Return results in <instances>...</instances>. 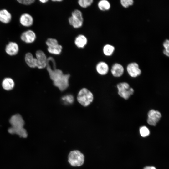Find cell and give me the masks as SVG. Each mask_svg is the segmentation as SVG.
<instances>
[{
    "instance_id": "cell-1",
    "label": "cell",
    "mask_w": 169,
    "mask_h": 169,
    "mask_svg": "<svg viewBox=\"0 0 169 169\" xmlns=\"http://www.w3.org/2000/svg\"><path fill=\"white\" fill-rule=\"evenodd\" d=\"M77 100L78 102L82 105L87 106L93 101V95L92 93L87 89L83 88L79 92Z\"/></svg>"
},
{
    "instance_id": "cell-2",
    "label": "cell",
    "mask_w": 169,
    "mask_h": 169,
    "mask_svg": "<svg viewBox=\"0 0 169 169\" xmlns=\"http://www.w3.org/2000/svg\"><path fill=\"white\" fill-rule=\"evenodd\" d=\"M69 162L74 166H79L82 165L84 161V155L78 151H71L68 157Z\"/></svg>"
},
{
    "instance_id": "cell-3",
    "label": "cell",
    "mask_w": 169,
    "mask_h": 169,
    "mask_svg": "<svg viewBox=\"0 0 169 169\" xmlns=\"http://www.w3.org/2000/svg\"><path fill=\"white\" fill-rule=\"evenodd\" d=\"M117 87L119 95L125 100L128 99L134 93V89L130 87L129 84L126 82L120 83L117 84Z\"/></svg>"
},
{
    "instance_id": "cell-4",
    "label": "cell",
    "mask_w": 169,
    "mask_h": 169,
    "mask_svg": "<svg viewBox=\"0 0 169 169\" xmlns=\"http://www.w3.org/2000/svg\"><path fill=\"white\" fill-rule=\"evenodd\" d=\"M147 121L151 125L156 126L161 117L160 112L158 110L152 109L148 113Z\"/></svg>"
},
{
    "instance_id": "cell-5",
    "label": "cell",
    "mask_w": 169,
    "mask_h": 169,
    "mask_svg": "<svg viewBox=\"0 0 169 169\" xmlns=\"http://www.w3.org/2000/svg\"><path fill=\"white\" fill-rule=\"evenodd\" d=\"M9 122L12 126L14 128H20L23 127L24 121L22 116L19 114L13 115L9 120Z\"/></svg>"
},
{
    "instance_id": "cell-6",
    "label": "cell",
    "mask_w": 169,
    "mask_h": 169,
    "mask_svg": "<svg viewBox=\"0 0 169 169\" xmlns=\"http://www.w3.org/2000/svg\"><path fill=\"white\" fill-rule=\"evenodd\" d=\"M127 72L129 75L132 77L136 78L139 76L141 73L139 65L136 62H132L127 66Z\"/></svg>"
},
{
    "instance_id": "cell-7",
    "label": "cell",
    "mask_w": 169,
    "mask_h": 169,
    "mask_svg": "<svg viewBox=\"0 0 169 169\" xmlns=\"http://www.w3.org/2000/svg\"><path fill=\"white\" fill-rule=\"evenodd\" d=\"M37 60V67L39 69L44 68L47 66V58L45 53L41 50H37L35 54Z\"/></svg>"
},
{
    "instance_id": "cell-8",
    "label": "cell",
    "mask_w": 169,
    "mask_h": 169,
    "mask_svg": "<svg viewBox=\"0 0 169 169\" xmlns=\"http://www.w3.org/2000/svg\"><path fill=\"white\" fill-rule=\"evenodd\" d=\"M35 33L31 30H28L23 33L21 36V40L27 43H31L34 42L36 39Z\"/></svg>"
},
{
    "instance_id": "cell-9",
    "label": "cell",
    "mask_w": 169,
    "mask_h": 169,
    "mask_svg": "<svg viewBox=\"0 0 169 169\" xmlns=\"http://www.w3.org/2000/svg\"><path fill=\"white\" fill-rule=\"evenodd\" d=\"M19 51V47L15 42H11L7 45L5 51L7 54L10 56L16 55Z\"/></svg>"
},
{
    "instance_id": "cell-10",
    "label": "cell",
    "mask_w": 169,
    "mask_h": 169,
    "mask_svg": "<svg viewBox=\"0 0 169 169\" xmlns=\"http://www.w3.org/2000/svg\"><path fill=\"white\" fill-rule=\"evenodd\" d=\"M19 21L22 25L26 27L31 26L33 22L32 17L29 14L27 13L23 14L21 15Z\"/></svg>"
},
{
    "instance_id": "cell-11",
    "label": "cell",
    "mask_w": 169,
    "mask_h": 169,
    "mask_svg": "<svg viewBox=\"0 0 169 169\" xmlns=\"http://www.w3.org/2000/svg\"><path fill=\"white\" fill-rule=\"evenodd\" d=\"M124 72V68L121 64L116 63L112 66L111 72L115 77H119L121 76Z\"/></svg>"
},
{
    "instance_id": "cell-12",
    "label": "cell",
    "mask_w": 169,
    "mask_h": 169,
    "mask_svg": "<svg viewBox=\"0 0 169 169\" xmlns=\"http://www.w3.org/2000/svg\"><path fill=\"white\" fill-rule=\"evenodd\" d=\"M88 40L84 35L79 34L75 38L74 43L75 46L79 48H84L87 45Z\"/></svg>"
},
{
    "instance_id": "cell-13",
    "label": "cell",
    "mask_w": 169,
    "mask_h": 169,
    "mask_svg": "<svg viewBox=\"0 0 169 169\" xmlns=\"http://www.w3.org/2000/svg\"><path fill=\"white\" fill-rule=\"evenodd\" d=\"M96 68L97 72L101 75L106 74L109 70L108 65L103 61L99 62L96 66Z\"/></svg>"
},
{
    "instance_id": "cell-14",
    "label": "cell",
    "mask_w": 169,
    "mask_h": 169,
    "mask_svg": "<svg viewBox=\"0 0 169 169\" xmlns=\"http://www.w3.org/2000/svg\"><path fill=\"white\" fill-rule=\"evenodd\" d=\"M8 131L11 134H16L20 137L23 138H26L28 136L27 131L23 127L16 129L11 127L8 129Z\"/></svg>"
},
{
    "instance_id": "cell-15",
    "label": "cell",
    "mask_w": 169,
    "mask_h": 169,
    "mask_svg": "<svg viewBox=\"0 0 169 169\" xmlns=\"http://www.w3.org/2000/svg\"><path fill=\"white\" fill-rule=\"evenodd\" d=\"M25 60L26 63L29 67L33 68L37 67V60L36 58L33 57L31 53H27L25 55Z\"/></svg>"
},
{
    "instance_id": "cell-16",
    "label": "cell",
    "mask_w": 169,
    "mask_h": 169,
    "mask_svg": "<svg viewBox=\"0 0 169 169\" xmlns=\"http://www.w3.org/2000/svg\"><path fill=\"white\" fill-rule=\"evenodd\" d=\"M10 13L7 10L3 9L0 10V21L4 23H8L11 20Z\"/></svg>"
},
{
    "instance_id": "cell-17",
    "label": "cell",
    "mask_w": 169,
    "mask_h": 169,
    "mask_svg": "<svg viewBox=\"0 0 169 169\" xmlns=\"http://www.w3.org/2000/svg\"><path fill=\"white\" fill-rule=\"evenodd\" d=\"M68 21L69 24L74 28H80L83 25V21L71 16L69 17Z\"/></svg>"
},
{
    "instance_id": "cell-18",
    "label": "cell",
    "mask_w": 169,
    "mask_h": 169,
    "mask_svg": "<svg viewBox=\"0 0 169 169\" xmlns=\"http://www.w3.org/2000/svg\"><path fill=\"white\" fill-rule=\"evenodd\" d=\"M2 85L4 89L7 90H9L13 88L14 83L12 79L7 78L4 79L3 81Z\"/></svg>"
},
{
    "instance_id": "cell-19",
    "label": "cell",
    "mask_w": 169,
    "mask_h": 169,
    "mask_svg": "<svg viewBox=\"0 0 169 169\" xmlns=\"http://www.w3.org/2000/svg\"><path fill=\"white\" fill-rule=\"evenodd\" d=\"M98 7L99 9L102 11L109 10L110 8V2L106 0H101L98 3Z\"/></svg>"
},
{
    "instance_id": "cell-20",
    "label": "cell",
    "mask_w": 169,
    "mask_h": 169,
    "mask_svg": "<svg viewBox=\"0 0 169 169\" xmlns=\"http://www.w3.org/2000/svg\"><path fill=\"white\" fill-rule=\"evenodd\" d=\"M115 50V47L110 44H105L103 48V54L107 56H110L112 55Z\"/></svg>"
},
{
    "instance_id": "cell-21",
    "label": "cell",
    "mask_w": 169,
    "mask_h": 169,
    "mask_svg": "<svg viewBox=\"0 0 169 169\" xmlns=\"http://www.w3.org/2000/svg\"><path fill=\"white\" fill-rule=\"evenodd\" d=\"M62 49L63 47L62 45L59 44L55 47H48L47 51L50 54L55 55H59L61 53Z\"/></svg>"
},
{
    "instance_id": "cell-22",
    "label": "cell",
    "mask_w": 169,
    "mask_h": 169,
    "mask_svg": "<svg viewBox=\"0 0 169 169\" xmlns=\"http://www.w3.org/2000/svg\"><path fill=\"white\" fill-rule=\"evenodd\" d=\"M93 0H79L78 1L79 5L83 8H86L91 6L93 3Z\"/></svg>"
},
{
    "instance_id": "cell-23",
    "label": "cell",
    "mask_w": 169,
    "mask_h": 169,
    "mask_svg": "<svg viewBox=\"0 0 169 169\" xmlns=\"http://www.w3.org/2000/svg\"><path fill=\"white\" fill-rule=\"evenodd\" d=\"M46 44L48 47H55L59 44L56 39L52 38L47 39L46 41Z\"/></svg>"
},
{
    "instance_id": "cell-24",
    "label": "cell",
    "mask_w": 169,
    "mask_h": 169,
    "mask_svg": "<svg viewBox=\"0 0 169 169\" xmlns=\"http://www.w3.org/2000/svg\"><path fill=\"white\" fill-rule=\"evenodd\" d=\"M71 16L81 21H84L82 13L79 9H76L73 11L71 13Z\"/></svg>"
},
{
    "instance_id": "cell-25",
    "label": "cell",
    "mask_w": 169,
    "mask_h": 169,
    "mask_svg": "<svg viewBox=\"0 0 169 169\" xmlns=\"http://www.w3.org/2000/svg\"><path fill=\"white\" fill-rule=\"evenodd\" d=\"M141 135L143 137L148 136L150 133L149 129L146 126L141 127L139 130Z\"/></svg>"
},
{
    "instance_id": "cell-26",
    "label": "cell",
    "mask_w": 169,
    "mask_h": 169,
    "mask_svg": "<svg viewBox=\"0 0 169 169\" xmlns=\"http://www.w3.org/2000/svg\"><path fill=\"white\" fill-rule=\"evenodd\" d=\"M134 2L133 0H121L120 1L121 5L125 8H127L130 6L132 5Z\"/></svg>"
},
{
    "instance_id": "cell-27",
    "label": "cell",
    "mask_w": 169,
    "mask_h": 169,
    "mask_svg": "<svg viewBox=\"0 0 169 169\" xmlns=\"http://www.w3.org/2000/svg\"><path fill=\"white\" fill-rule=\"evenodd\" d=\"M17 1L23 4L29 5L33 3L35 1L34 0H17Z\"/></svg>"
},
{
    "instance_id": "cell-28",
    "label": "cell",
    "mask_w": 169,
    "mask_h": 169,
    "mask_svg": "<svg viewBox=\"0 0 169 169\" xmlns=\"http://www.w3.org/2000/svg\"><path fill=\"white\" fill-rule=\"evenodd\" d=\"M163 46L164 48V50L169 52V40L166 39L163 44Z\"/></svg>"
},
{
    "instance_id": "cell-29",
    "label": "cell",
    "mask_w": 169,
    "mask_h": 169,
    "mask_svg": "<svg viewBox=\"0 0 169 169\" xmlns=\"http://www.w3.org/2000/svg\"><path fill=\"white\" fill-rule=\"evenodd\" d=\"M63 99L64 100L69 103H71L73 101V97L70 95L66 96L64 97Z\"/></svg>"
},
{
    "instance_id": "cell-30",
    "label": "cell",
    "mask_w": 169,
    "mask_h": 169,
    "mask_svg": "<svg viewBox=\"0 0 169 169\" xmlns=\"http://www.w3.org/2000/svg\"><path fill=\"white\" fill-rule=\"evenodd\" d=\"M143 169H156L154 166H147L144 167Z\"/></svg>"
},
{
    "instance_id": "cell-31",
    "label": "cell",
    "mask_w": 169,
    "mask_h": 169,
    "mask_svg": "<svg viewBox=\"0 0 169 169\" xmlns=\"http://www.w3.org/2000/svg\"><path fill=\"white\" fill-rule=\"evenodd\" d=\"M163 54L166 56L167 57L169 56V52L164 49L163 51Z\"/></svg>"
},
{
    "instance_id": "cell-32",
    "label": "cell",
    "mask_w": 169,
    "mask_h": 169,
    "mask_svg": "<svg viewBox=\"0 0 169 169\" xmlns=\"http://www.w3.org/2000/svg\"><path fill=\"white\" fill-rule=\"evenodd\" d=\"M39 1L42 3H46L48 1V0H39Z\"/></svg>"
},
{
    "instance_id": "cell-33",
    "label": "cell",
    "mask_w": 169,
    "mask_h": 169,
    "mask_svg": "<svg viewBox=\"0 0 169 169\" xmlns=\"http://www.w3.org/2000/svg\"><path fill=\"white\" fill-rule=\"evenodd\" d=\"M52 1L54 2H61L62 1V0H52Z\"/></svg>"
}]
</instances>
